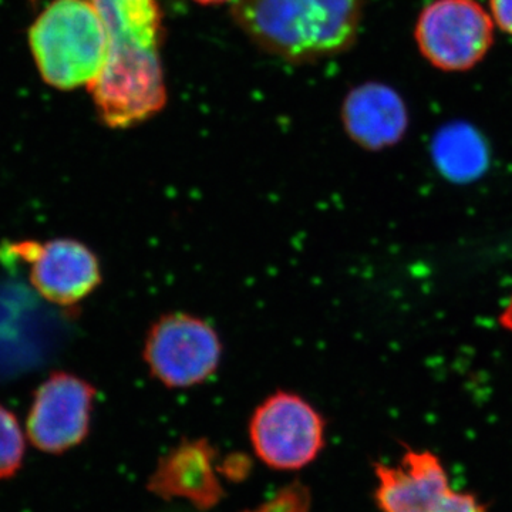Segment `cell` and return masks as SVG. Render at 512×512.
Here are the masks:
<instances>
[{
  "mask_svg": "<svg viewBox=\"0 0 512 512\" xmlns=\"http://www.w3.org/2000/svg\"><path fill=\"white\" fill-rule=\"evenodd\" d=\"M143 359L150 375L163 386L190 389L218 372L222 342L207 320L191 313H167L148 329Z\"/></svg>",
  "mask_w": 512,
  "mask_h": 512,
  "instance_id": "obj_4",
  "label": "cell"
},
{
  "mask_svg": "<svg viewBox=\"0 0 512 512\" xmlns=\"http://www.w3.org/2000/svg\"><path fill=\"white\" fill-rule=\"evenodd\" d=\"M380 512H490L476 495L456 491L443 461L429 450L406 448L396 466L375 464Z\"/></svg>",
  "mask_w": 512,
  "mask_h": 512,
  "instance_id": "obj_7",
  "label": "cell"
},
{
  "mask_svg": "<svg viewBox=\"0 0 512 512\" xmlns=\"http://www.w3.org/2000/svg\"><path fill=\"white\" fill-rule=\"evenodd\" d=\"M29 45L42 79L64 92L96 83L109 52L92 0H53L33 22Z\"/></svg>",
  "mask_w": 512,
  "mask_h": 512,
  "instance_id": "obj_3",
  "label": "cell"
},
{
  "mask_svg": "<svg viewBox=\"0 0 512 512\" xmlns=\"http://www.w3.org/2000/svg\"><path fill=\"white\" fill-rule=\"evenodd\" d=\"M365 0H237L232 16L266 52L312 62L356 42Z\"/></svg>",
  "mask_w": 512,
  "mask_h": 512,
  "instance_id": "obj_2",
  "label": "cell"
},
{
  "mask_svg": "<svg viewBox=\"0 0 512 512\" xmlns=\"http://www.w3.org/2000/svg\"><path fill=\"white\" fill-rule=\"evenodd\" d=\"M500 322L505 329L512 330V298L511 301L508 302L507 308H505L503 315H501Z\"/></svg>",
  "mask_w": 512,
  "mask_h": 512,
  "instance_id": "obj_15",
  "label": "cell"
},
{
  "mask_svg": "<svg viewBox=\"0 0 512 512\" xmlns=\"http://www.w3.org/2000/svg\"><path fill=\"white\" fill-rule=\"evenodd\" d=\"M25 434L15 414L0 406V480L15 476L25 458Z\"/></svg>",
  "mask_w": 512,
  "mask_h": 512,
  "instance_id": "obj_13",
  "label": "cell"
},
{
  "mask_svg": "<svg viewBox=\"0 0 512 512\" xmlns=\"http://www.w3.org/2000/svg\"><path fill=\"white\" fill-rule=\"evenodd\" d=\"M494 26L477 0H433L417 18L414 40L421 56L441 72H468L493 47Z\"/></svg>",
  "mask_w": 512,
  "mask_h": 512,
  "instance_id": "obj_5",
  "label": "cell"
},
{
  "mask_svg": "<svg viewBox=\"0 0 512 512\" xmlns=\"http://www.w3.org/2000/svg\"><path fill=\"white\" fill-rule=\"evenodd\" d=\"M431 153L440 173L453 183H473L490 165L487 143L476 128L466 123L441 128L431 144Z\"/></svg>",
  "mask_w": 512,
  "mask_h": 512,
  "instance_id": "obj_12",
  "label": "cell"
},
{
  "mask_svg": "<svg viewBox=\"0 0 512 512\" xmlns=\"http://www.w3.org/2000/svg\"><path fill=\"white\" fill-rule=\"evenodd\" d=\"M195 2L202 3V5H217V3L228 2V0H195Z\"/></svg>",
  "mask_w": 512,
  "mask_h": 512,
  "instance_id": "obj_16",
  "label": "cell"
},
{
  "mask_svg": "<svg viewBox=\"0 0 512 512\" xmlns=\"http://www.w3.org/2000/svg\"><path fill=\"white\" fill-rule=\"evenodd\" d=\"M346 133L362 148L380 151L396 146L409 128V111L396 90L383 83L356 87L343 103Z\"/></svg>",
  "mask_w": 512,
  "mask_h": 512,
  "instance_id": "obj_11",
  "label": "cell"
},
{
  "mask_svg": "<svg viewBox=\"0 0 512 512\" xmlns=\"http://www.w3.org/2000/svg\"><path fill=\"white\" fill-rule=\"evenodd\" d=\"M326 421L302 396L279 390L256 407L249 439L256 456L275 470L309 466L325 447Z\"/></svg>",
  "mask_w": 512,
  "mask_h": 512,
  "instance_id": "obj_6",
  "label": "cell"
},
{
  "mask_svg": "<svg viewBox=\"0 0 512 512\" xmlns=\"http://www.w3.org/2000/svg\"><path fill=\"white\" fill-rule=\"evenodd\" d=\"M23 251L33 261V286L56 305L70 306L83 301L100 285L99 259L82 242L55 239L43 247L23 245Z\"/></svg>",
  "mask_w": 512,
  "mask_h": 512,
  "instance_id": "obj_9",
  "label": "cell"
},
{
  "mask_svg": "<svg viewBox=\"0 0 512 512\" xmlns=\"http://www.w3.org/2000/svg\"><path fill=\"white\" fill-rule=\"evenodd\" d=\"M490 10L495 25L512 36V0H490Z\"/></svg>",
  "mask_w": 512,
  "mask_h": 512,
  "instance_id": "obj_14",
  "label": "cell"
},
{
  "mask_svg": "<svg viewBox=\"0 0 512 512\" xmlns=\"http://www.w3.org/2000/svg\"><path fill=\"white\" fill-rule=\"evenodd\" d=\"M96 389L70 373H53L37 389L28 417L30 443L47 454L80 446L89 434Z\"/></svg>",
  "mask_w": 512,
  "mask_h": 512,
  "instance_id": "obj_8",
  "label": "cell"
},
{
  "mask_svg": "<svg viewBox=\"0 0 512 512\" xmlns=\"http://www.w3.org/2000/svg\"><path fill=\"white\" fill-rule=\"evenodd\" d=\"M106 29L107 62L89 87L104 126L114 130L150 120L167 103L157 0H92Z\"/></svg>",
  "mask_w": 512,
  "mask_h": 512,
  "instance_id": "obj_1",
  "label": "cell"
},
{
  "mask_svg": "<svg viewBox=\"0 0 512 512\" xmlns=\"http://www.w3.org/2000/svg\"><path fill=\"white\" fill-rule=\"evenodd\" d=\"M217 451L207 440L184 441L173 448L148 481V490L164 500L190 501L201 510L215 507L224 497L214 467Z\"/></svg>",
  "mask_w": 512,
  "mask_h": 512,
  "instance_id": "obj_10",
  "label": "cell"
}]
</instances>
